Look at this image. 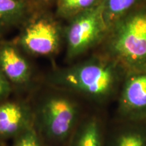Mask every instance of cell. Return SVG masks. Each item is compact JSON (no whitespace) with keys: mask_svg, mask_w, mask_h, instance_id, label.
<instances>
[{"mask_svg":"<svg viewBox=\"0 0 146 146\" xmlns=\"http://www.w3.org/2000/svg\"><path fill=\"white\" fill-rule=\"evenodd\" d=\"M33 110L34 125L45 146L68 145L82 118L78 102L64 95L53 94L45 97Z\"/></svg>","mask_w":146,"mask_h":146,"instance_id":"1","label":"cell"},{"mask_svg":"<svg viewBox=\"0 0 146 146\" xmlns=\"http://www.w3.org/2000/svg\"><path fill=\"white\" fill-rule=\"evenodd\" d=\"M114 62L94 60L64 71L57 82L96 103H104L116 93L119 68Z\"/></svg>","mask_w":146,"mask_h":146,"instance_id":"2","label":"cell"},{"mask_svg":"<svg viewBox=\"0 0 146 146\" xmlns=\"http://www.w3.org/2000/svg\"><path fill=\"white\" fill-rule=\"evenodd\" d=\"M118 62L128 72L146 70V12L127 16L118 25L112 43Z\"/></svg>","mask_w":146,"mask_h":146,"instance_id":"3","label":"cell"},{"mask_svg":"<svg viewBox=\"0 0 146 146\" xmlns=\"http://www.w3.org/2000/svg\"><path fill=\"white\" fill-rule=\"evenodd\" d=\"M118 104L120 118L146 120V70L127 72Z\"/></svg>","mask_w":146,"mask_h":146,"instance_id":"4","label":"cell"},{"mask_svg":"<svg viewBox=\"0 0 146 146\" xmlns=\"http://www.w3.org/2000/svg\"><path fill=\"white\" fill-rule=\"evenodd\" d=\"M104 6L93 8L76 18L68 33L69 54L75 56L90 47L104 31Z\"/></svg>","mask_w":146,"mask_h":146,"instance_id":"5","label":"cell"},{"mask_svg":"<svg viewBox=\"0 0 146 146\" xmlns=\"http://www.w3.org/2000/svg\"><path fill=\"white\" fill-rule=\"evenodd\" d=\"M33 125V110L27 104L7 99L0 102V143Z\"/></svg>","mask_w":146,"mask_h":146,"instance_id":"6","label":"cell"},{"mask_svg":"<svg viewBox=\"0 0 146 146\" xmlns=\"http://www.w3.org/2000/svg\"><path fill=\"white\" fill-rule=\"evenodd\" d=\"M59 41L56 26L50 22L41 20L29 25L23 37V43L29 52L39 55H48L57 49Z\"/></svg>","mask_w":146,"mask_h":146,"instance_id":"7","label":"cell"},{"mask_svg":"<svg viewBox=\"0 0 146 146\" xmlns=\"http://www.w3.org/2000/svg\"><path fill=\"white\" fill-rule=\"evenodd\" d=\"M119 119L108 136L106 134L104 146H146V120Z\"/></svg>","mask_w":146,"mask_h":146,"instance_id":"8","label":"cell"},{"mask_svg":"<svg viewBox=\"0 0 146 146\" xmlns=\"http://www.w3.org/2000/svg\"><path fill=\"white\" fill-rule=\"evenodd\" d=\"M106 132L103 120L97 114L82 117L68 146H104Z\"/></svg>","mask_w":146,"mask_h":146,"instance_id":"9","label":"cell"},{"mask_svg":"<svg viewBox=\"0 0 146 146\" xmlns=\"http://www.w3.org/2000/svg\"><path fill=\"white\" fill-rule=\"evenodd\" d=\"M0 70L10 83H25L30 76L27 62L14 47L8 44L0 45Z\"/></svg>","mask_w":146,"mask_h":146,"instance_id":"10","label":"cell"},{"mask_svg":"<svg viewBox=\"0 0 146 146\" xmlns=\"http://www.w3.org/2000/svg\"><path fill=\"white\" fill-rule=\"evenodd\" d=\"M22 10L19 0H0V32L15 21Z\"/></svg>","mask_w":146,"mask_h":146,"instance_id":"11","label":"cell"},{"mask_svg":"<svg viewBox=\"0 0 146 146\" xmlns=\"http://www.w3.org/2000/svg\"><path fill=\"white\" fill-rule=\"evenodd\" d=\"M137 0H106L104 6V16L110 21L125 13Z\"/></svg>","mask_w":146,"mask_h":146,"instance_id":"12","label":"cell"},{"mask_svg":"<svg viewBox=\"0 0 146 146\" xmlns=\"http://www.w3.org/2000/svg\"><path fill=\"white\" fill-rule=\"evenodd\" d=\"M13 139L12 146H45L34 125L22 131Z\"/></svg>","mask_w":146,"mask_h":146,"instance_id":"13","label":"cell"},{"mask_svg":"<svg viewBox=\"0 0 146 146\" xmlns=\"http://www.w3.org/2000/svg\"><path fill=\"white\" fill-rule=\"evenodd\" d=\"M96 0H60V6L66 13H74L89 8Z\"/></svg>","mask_w":146,"mask_h":146,"instance_id":"14","label":"cell"},{"mask_svg":"<svg viewBox=\"0 0 146 146\" xmlns=\"http://www.w3.org/2000/svg\"><path fill=\"white\" fill-rule=\"evenodd\" d=\"M10 92V83L0 70V102L6 100Z\"/></svg>","mask_w":146,"mask_h":146,"instance_id":"15","label":"cell"},{"mask_svg":"<svg viewBox=\"0 0 146 146\" xmlns=\"http://www.w3.org/2000/svg\"><path fill=\"white\" fill-rule=\"evenodd\" d=\"M1 145H2V143H0V146H1Z\"/></svg>","mask_w":146,"mask_h":146,"instance_id":"16","label":"cell"}]
</instances>
